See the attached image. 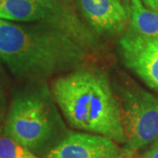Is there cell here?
Instances as JSON below:
<instances>
[{"label":"cell","mask_w":158,"mask_h":158,"mask_svg":"<svg viewBox=\"0 0 158 158\" xmlns=\"http://www.w3.org/2000/svg\"><path fill=\"white\" fill-rule=\"evenodd\" d=\"M34 156V153L11 137L1 135L0 129V158H32Z\"/></svg>","instance_id":"obj_9"},{"label":"cell","mask_w":158,"mask_h":158,"mask_svg":"<svg viewBox=\"0 0 158 158\" xmlns=\"http://www.w3.org/2000/svg\"><path fill=\"white\" fill-rule=\"evenodd\" d=\"M141 158H158V138L153 142L150 148Z\"/></svg>","instance_id":"obj_10"},{"label":"cell","mask_w":158,"mask_h":158,"mask_svg":"<svg viewBox=\"0 0 158 158\" xmlns=\"http://www.w3.org/2000/svg\"><path fill=\"white\" fill-rule=\"evenodd\" d=\"M56 104L51 88L39 82L12 100L5 134L31 152L48 153L66 136V127Z\"/></svg>","instance_id":"obj_3"},{"label":"cell","mask_w":158,"mask_h":158,"mask_svg":"<svg viewBox=\"0 0 158 158\" xmlns=\"http://www.w3.org/2000/svg\"><path fill=\"white\" fill-rule=\"evenodd\" d=\"M141 1L150 9L158 11V0H141Z\"/></svg>","instance_id":"obj_13"},{"label":"cell","mask_w":158,"mask_h":158,"mask_svg":"<svg viewBox=\"0 0 158 158\" xmlns=\"http://www.w3.org/2000/svg\"><path fill=\"white\" fill-rule=\"evenodd\" d=\"M85 18L100 34H119L128 21V11L121 0H78Z\"/></svg>","instance_id":"obj_7"},{"label":"cell","mask_w":158,"mask_h":158,"mask_svg":"<svg viewBox=\"0 0 158 158\" xmlns=\"http://www.w3.org/2000/svg\"><path fill=\"white\" fill-rule=\"evenodd\" d=\"M87 51L84 40L61 27H23L0 19V61L18 77L40 81L69 72L84 64Z\"/></svg>","instance_id":"obj_1"},{"label":"cell","mask_w":158,"mask_h":158,"mask_svg":"<svg viewBox=\"0 0 158 158\" xmlns=\"http://www.w3.org/2000/svg\"><path fill=\"white\" fill-rule=\"evenodd\" d=\"M125 148L137 152L158 138V98L139 86L126 84L116 86Z\"/></svg>","instance_id":"obj_4"},{"label":"cell","mask_w":158,"mask_h":158,"mask_svg":"<svg viewBox=\"0 0 158 158\" xmlns=\"http://www.w3.org/2000/svg\"><path fill=\"white\" fill-rule=\"evenodd\" d=\"M32 158H39V157H38V156H35V155H34V156H33V157H32Z\"/></svg>","instance_id":"obj_14"},{"label":"cell","mask_w":158,"mask_h":158,"mask_svg":"<svg viewBox=\"0 0 158 158\" xmlns=\"http://www.w3.org/2000/svg\"><path fill=\"white\" fill-rule=\"evenodd\" d=\"M136 152L135 151H132L127 148H123V150L118 154V156H114L113 158H135Z\"/></svg>","instance_id":"obj_12"},{"label":"cell","mask_w":158,"mask_h":158,"mask_svg":"<svg viewBox=\"0 0 158 158\" xmlns=\"http://www.w3.org/2000/svg\"><path fill=\"white\" fill-rule=\"evenodd\" d=\"M51 91L75 128L126 143L118 98L104 71L80 66L55 79Z\"/></svg>","instance_id":"obj_2"},{"label":"cell","mask_w":158,"mask_h":158,"mask_svg":"<svg viewBox=\"0 0 158 158\" xmlns=\"http://www.w3.org/2000/svg\"><path fill=\"white\" fill-rule=\"evenodd\" d=\"M131 30L147 37L158 38V11L146 8L141 0H128Z\"/></svg>","instance_id":"obj_8"},{"label":"cell","mask_w":158,"mask_h":158,"mask_svg":"<svg viewBox=\"0 0 158 158\" xmlns=\"http://www.w3.org/2000/svg\"><path fill=\"white\" fill-rule=\"evenodd\" d=\"M6 98L4 96V92L2 90L1 85H0V124L4 120V118H5V115H6Z\"/></svg>","instance_id":"obj_11"},{"label":"cell","mask_w":158,"mask_h":158,"mask_svg":"<svg viewBox=\"0 0 158 158\" xmlns=\"http://www.w3.org/2000/svg\"><path fill=\"white\" fill-rule=\"evenodd\" d=\"M118 47L125 65L158 91V38L131 30L119 39Z\"/></svg>","instance_id":"obj_5"},{"label":"cell","mask_w":158,"mask_h":158,"mask_svg":"<svg viewBox=\"0 0 158 158\" xmlns=\"http://www.w3.org/2000/svg\"><path fill=\"white\" fill-rule=\"evenodd\" d=\"M123 150L106 136L87 133H69L51 148L45 158H113Z\"/></svg>","instance_id":"obj_6"}]
</instances>
